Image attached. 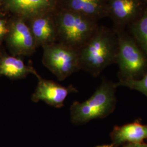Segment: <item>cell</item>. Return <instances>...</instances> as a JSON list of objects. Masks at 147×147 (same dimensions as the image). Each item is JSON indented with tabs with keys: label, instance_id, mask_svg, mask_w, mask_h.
<instances>
[{
	"label": "cell",
	"instance_id": "e0dca14e",
	"mask_svg": "<svg viewBox=\"0 0 147 147\" xmlns=\"http://www.w3.org/2000/svg\"><path fill=\"white\" fill-rule=\"evenodd\" d=\"M121 147H147V143H127L121 146Z\"/></svg>",
	"mask_w": 147,
	"mask_h": 147
},
{
	"label": "cell",
	"instance_id": "d6986e66",
	"mask_svg": "<svg viewBox=\"0 0 147 147\" xmlns=\"http://www.w3.org/2000/svg\"><path fill=\"white\" fill-rule=\"evenodd\" d=\"M2 0H0V8H1V4H2ZM2 13H1V11H0V16H2Z\"/></svg>",
	"mask_w": 147,
	"mask_h": 147
},
{
	"label": "cell",
	"instance_id": "ac0fdd59",
	"mask_svg": "<svg viewBox=\"0 0 147 147\" xmlns=\"http://www.w3.org/2000/svg\"><path fill=\"white\" fill-rule=\"evenodd\" d=\"M95 147H115L113 146V144H104V145H101V146H98Z\"/></svg>",
	"mask_w": 147,
	"mask_h": 147
},
{
	"label": "cell",
	"instance_id": "7c38bea8",
	"mask_svg": "<svg viewBox=\"0 0 147 147\" xmlns=\"http://www.w3.org/2000/svg\"><path fill=\"white\" fill-rule=\"evenodd\" d=\"M112 144L115 147L127 143H141L147 139V124L140 120L121 126H115L110 134Z\"/></svg>",
	"mask_w": 147,
	"mask_h": 147
},
{
	"label": "cell",
	"instance_id": "7a4b0ae2",
	"mask_svg": "<svg viewBox=\"0 0 147 147\" xmlns=\"http://www.w3.org/2000/svg\"><path fill=\"white\" fill-rule=\"evenodd\" d=\"M115 83L103 79L99 86L88 99L84 102L74 101L70 108V119L75 125L105 118L112 114L117 105Z\"/></svg>",
	"mask_w": 147,
	"mask_h": 147
},
{
	"label": "cell",
	"instance_id": "ffe728a7",
	"mask_svg": "<svg viewBox=\"0 0 147 147\" xmlns=\"http://www.w3.org/2000/svg\"><path fill=\"white\" fill-rule=\"evenodd\" d=\"M146 5H147V0H142Z\"/></svg>",
	"mask_w": 147,
	"mask_h": 147
},
{
	"label": "cell",
	"instance_id": "5bb4252c",
	"mask_svg": "<svg viewBox=\"0 0 147 147\" xmlns=\"http://www.w3.org/2000/svg\"><path fill=\"white\" fill-rule=\"evenodd\" d=\"M129 27V33L147 55V5L141 17Z\"/></svg>",
	"mask_w": 147,
	"mask_h": 147
},
{
	"label": "cell",
	"instance_id": "3957f363",
	"mask_svg": "<svg viewBox=\"0 0 147 147\" xmlns=\"http://www.w3.org/2000/svg\"><path fill=\"white\" fill-rule=\"evenodd\" d=\"M54 16L57 42L79 50L99 26L98 22L72 11L56 8Z\"/></svg>",
	"mask_w": 147,
	"mask_h": 147
},
{
	"label": "cell",
	"instance_id": "5b68a950",
	"mask_svg": "<svg viewBox=\"0 0 147 147\" xmlns=\"http://www.w3.org/2000/svg\"><path fill=\"white\" fill-rule=\"evenodd\" d=\"M42 47V63L59 81L81 70L78 49L58 42Z\"/></svg>",
	"mask_w": 147,
	"mask_h": 147
},
{
	"label": "cell",
	"instance_id": "ba28073f",
	"mask_svg": "<svg viewBox=\"0 0 147 147\" xmlns=\"http://www.w3.org/2000/svg\"><path fill=\"white\" fill-rule=\"evenodd\" d=\"M36 77L38 82L36 88L32 95L33 102L42 101L49 106L59 109L64 106V101L69 94L78 92L73 85L64 87L51 80L43 79L39 74Z\"/></svg>",
	"mask_w": 147,
	"mask_h": 147
},
{
	"label": "cell",
	"instance_id": "8992f818",
	"mask_svg": "<svg viewBox=\"0 0 147 147\" xmlns=\"http://www.w3.org/2000/svg\"><path fill=\"white\" fill-rule=\"evenodd\" d=\"M107 15L113 23L115 31L126 27L141 17L146 4L142 0H105Z\"/></svg>",
	"mask_w": 147,
	"mask_h": 147
},
{
	"label": "cell",
	"instance_id": "277c9868",
	"mask_svg": "<svg viewBox=\"0 0 147 147\" xmlns=\"http://www.w3.org/2000/svg\"><path fill=\"white\" fill-rule=\"evenodd\" d=\"M118 40L116 63L119 81L141 79L147 73V55L125 30L116 31Z\"/></svg>",
	"mask_w": 147,
	"mask_h": 147
},
{
	"label": "cell",
	"instance_id": "2e32d148",
	"mask_svg": "<svg viewBox=\"0 0 147 147\" xmlns=\"http://www.w3.org/2000/svg\"><path fill=\"white\" fill-rule=\"evenodd\" d=\"M8 32V25L5 20L0 19V47Z\"/></svg>",
	"mask_w": 147,
	"mask_h": 147
},
{
	"label": "cell",
	"instance_id": "52a82bcc",
	"mask_svg": "<svg viewBox=\"0 0 147 147\" xmlns=\"http://www.w3.org/2000/svg\"><path fill=\"white\" fill-rule=\"evenodd\" d=\"M8 25V32L5 39L13 55L30 56L36 52V42L26 21L15 17Z\"/></svg>",
	"mask_w": 147,
	"mask_h": 147
},
{
	"label": "cell",
	"instance_id": "8fae6325",
	"mask_svg": "<svg viewBox=\"0 0 147 147\" xmlns=\"http://www.w3.org/2000/svg\"><path fill=\"white\" fill-rule=\"evenodd\" d=\"M56 8L72 11L97 22L107 17L105 0H56Z\"/></svg>",
	"mask_w": 147,
	"mask_h": 147
},
{
	"label": "cell",
	"instance_id": "6da1fadb",
	"mask_svg": "<svg viewBox=\"0 0 147 147\" xmlns=\"http://www.w3.org/2000/svg\"><path fill=\"white\" fill-rule=\"evenodd\" d=\"M78 50L81 70L96 78L107 67L116 63L117 33L113 28L99 25Z\"/></svg>",
	"mask_w": 147,
	"mask_h": 147
},
{
	"label": "cell",
	"instance_id": "9a60e30c",
	"mask_svg": "<svg viewBox=\"0 0 147 147\" xmlns=\"http://www.w3.org/2000/svg\"><path fill=\"white\" fill-rule=\"evenodd\" d=\"M115 84L117 88L120 86L126 87L130 89L137 90L147 97V73L141 79L119 81Z\"/></svg>",
	"mask_w": 147,
	"mask_h": 147
},
{
	"label": "cell",
	"instance_id": "4fadbf2b",
	"mask_svg": "<svg viewBox=\"0 0 147 147\" xmlns=\"http://www.w3.org/2000/svg\"><path fill=\"white\" fill-rule=\"evenodd\" d=\"M32 74L36 76L38 74L31 65H26L20 58L7 55L0 57V75L13 80L26 78Z\"/></svg>",
	"mask_w": 147,
	"mask_h": 147
},
{
	"label": "cell",
	"instance_id": "30bf717a",
	"mask_svg": "<svg viewBox=\"0 0 147 147\" xmlns=\"http://www.w3.org/2000/svg\"><path fill=\"white\" fill-rule=\"evenodd\" d=\"M54 11L36 16L26 21L37 47L57 42V32Z\"/></svg>",
	"mask_w": 147,
	"mask_h": 147
},
{
	"label": "cell",
	"instance_id": "9c48e42d",
	"mask_svg": "<svg viewBox=\"0 0 147 147\" xmlns=\"http://www.w3.org/2000/svg\"><path fill=\"white\" fill-rule=\"evenodd\" d=\"M2 3L7 11L26 22L56 8V0H2Z\"/></svg>",
	"mask_w": 147,
	"mask_h": 147
}]
</instances>
